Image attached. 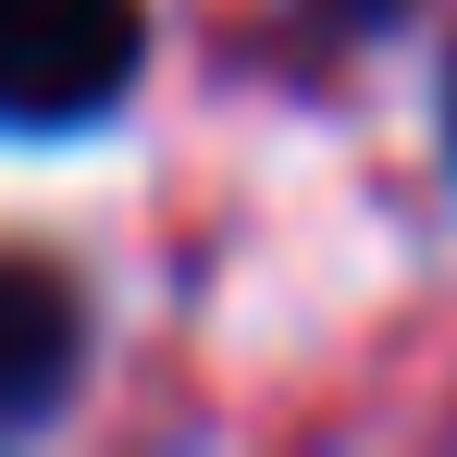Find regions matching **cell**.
<instances>
[{
  "instance_id": "1",
  "label": "cell",
  "mask_w": 457,
  "mask_h": 457,
  "mask_svg": "<svg viewBox=\"0 0 457 457\" xmlns=\"http://www.w3.org/2000/svg\"><path fill=\"white\" fill-rule=\"evenodd\" d=\"M137 62H149L137 0H0V124L25 137H75L124 112Z\"/></svg>"
},
{
  "instance_id": "2",
  "label": "cell",
  "mask_w": 457,
  "mask_h": 457,
  "mask_svg": "<svg viewBox=\"0 0 457 457\" xmlns=\"http://www.w3.org/2000/svg\"><path fill=\"white\" fill-rule=\"evenodd\" d=\"M87 371V297L62 260L0 247V433H37Z\"/></svg>"
},
{
  "instance_id": "3",
  "label": "cell",
  "mask_w": 457,
  "mask_h": 457,
  "mask_svg": "<svg viewBox=\"0 0 457 457\" xmlns=\"http://www.w3.org/2000/svg\"><path fill=\"white\" fill-rule=\"evenodd\" d=\"M445 161H457V62H445Z\"/></svg>"
}]
</instances>
